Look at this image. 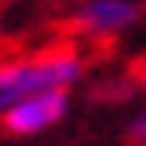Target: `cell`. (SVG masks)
<instances>
[{
	"label": "cell",
	"instance_id": "cell-1",
	"mask_svg": "<svg viewBox=\"0 0 146 146\" xmlns=\"http://www.w3.org/2000/svg\"><path fill=\"white\" fill-rule=\"evenodd\" d=\"M81 73H85V58H81L73 46H58V50H42V54L0 62V115H4L15 100H23V96H31V92L77 85Z\"/></svg>",
	"mask_w": 146,
	"mask_h": 146
},
{
	"label": "cell",
	"instance_id": "cell-2",
	"mask_svg": "<svg viewBox=\"0 0 146 146\" xmlns=\"http://www.w3.org/2000/svg\"><path fill=\"white\" fill-rule=\"evenodd\" d=\"M69 111V88H46V92H31L23 100H15L4 111V131L8 135H42L54 123H62V115Z\"/></svg>",
	"mask_w": 146,
	"mask_h": 146
},
{
	"label": "cell",
	"instance_id": "cell-3",
	"mask_svg": "<svg viewBox=\"0 0 146 146\" xmlns=\"http://www.w3.org/2000/svg\"><path fill=\"white\" fill-rule=\"evenodd\" d=\"M142 15L139 0H81L73 8V23L92 38H115L119 31L135 27Z\"/></svg>",
	"mask_w": 146,
	"mask_h": 146
},
{
	"label": "cell",
	"instance_id": "cell-4",
	"mask_svg": "<svg viewBox=\"0 0 146 146\" xmlns=\"http://www.w3.org/2000/svg\"><path fill=\"white\" fill-rule=\"evenodd\" d=\"M131 139L139 142V146H146V111H142V115L131 123Z\"/></svg>",
	"mask_w": 146,
	"mask_h": 146
}]
</instances>
